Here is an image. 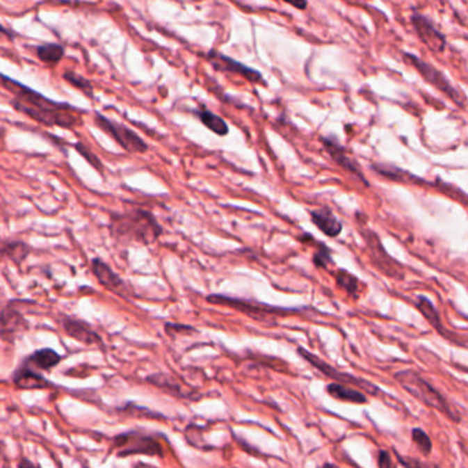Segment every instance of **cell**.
Returning a JSON list of instances; mask_svg holds the SVG:
<instances>
[{"mask_svg":"<svg viewBox=\"0 0 468 468\" xmlns=\"http://www.w3.org/2000/svg\"><path fill=\"white\" fill-rule=\"evenodd\" d=\"M14 383L18 389L24 390H33V389H46L50 383L35 369L26 366H21L14 375Z\"/></svg>","mask_w":468,"mask_h":468,"instance_id":"cell-18","label":"cell"},{"mask_svg":"<svg viewBox=\"0 0 468 468\" xmlns=\"http://www.w3.org/2000/svg\"><path fill=\"white\" fill-rule=\"evenodd\" d=\"M312 223L327 236L337 238L342 232V223L327 208L314 209L311 211Z\"/></svg>","mask_w":468,"mask_h":468,"instance_id":"cell-15","label":"cell"},{"mask_svg":"<svg viewBox=\"0 0 468 468\" xmlns=\"http://www.w3.org/2000/svg\"><path fill=\"white\" fill-rule=\"evenodd\" d=\"M31 246L21 241H0V257L19 264L31 255Z\"/></svg>","mask_w":468,"mask_h":468,"instance_id":"cell-21","label":"cell"},{"mask_svg":"<svg viewBox=\"0 0 468 468\" xmlns=\"http://www.w3.org/2000/svg\"><path fill=\"white\" fill-rule=\"evenodd\" d=\"M297 352H298V355H300L305 362H308V363L312 365V366H314L318 372H321L324 376H327V378H330V379H334V380H335L334 383H341V385H345V386H349V387L355 386V387H357L360 392H363L364 394L365 393H368V394H371V396H379V392H380L379 387H378L376 385L371 383L369 380H365L363 378H357V376H355V375H352V373L342 372V371L334 368L332 365H330L328 363L323 362L320 357H317L316 355H313L309 350H307V349H304V348H301V346L297 349Z\"/></svg>","mask_w":468,"mask_h":468,"instance_id":"cell-5","label":"cell"},{"mask_svg":"<svg viewBox=\"0 0 468 468\" xmlns=\"http://www.w3.org/2000/svg\"><path fill=\"white\" fill-rule=\"evenodd\" d=\"M63 328L66 331V334L84 344V345H95V344H101L102 339L101 337L84 321L81 320H77V318H73V317H65L63 318Z\"/></svg>","mask_w":468,"mask_h":468,"instance_id":"cell-14","label":"cell"},{"mask_svg":"<svg viewBox=\"0 0 468 468\" xmlns=\"http://www.w3.org/2000/svg\"><path fill=\"white\" fill-rule=\"evenodd\" d=\"M73 147L76 149V152H77L80 156H83V158H84V159H86L94 169H97L98 172L104 173V165H102L101 159L95 156V153H94L90 147H87L83 142H77Z\"/></svg>","mask_w":468,"mask_h":468,"instance_id":"cell-28","label":"cell"},{"mask_svg":"<svg viewBox=\"0 0 468 468\" xmlns=\"http://www.w3.org/2000/svg\"><path fill=\"white\" fill-rule=\"evenodd\" d=\"M411 439L424 456H428L433 452V442H431L428 434L424 430H421L419 427L414 428L411 431Z\"/></svg>","mask_w":468,"mask_h":468,"instance_id":"cell-27","label":"cell"},{"mask_svg":"<svg viewBox=\"0 0 468 468\" xmlns=\"http://www.w3.org/2000/svg\"><path fill=\"white\" fill-rule=\"evenodd\" d=\"M321 142H323V146H324V149L327 150V153L330 154V156H331V158H332L341 168H344L346 172H349V173H352V175L360 177V179L363 180V183H364L365 186L368 184V181L365 180L364 176H363V173H362V170H360V168H359V165H357L350 156L346 154L345 147L341 146L339 142H338L337 139H332V138H323Z\"/></svg>","mask_w":468,"mask_h":468,"instance_id":"cell-13","label":"cell"},{"mask_svg":"<svg viewBox=\"0 0 468 468\" xmlns=\"http://www.w3.org/2000/svg\"><path fill=\"white\" fill-rule=\"evenodd\" d=\"M411 22L414 29L417 31L419 39L434 52H442L446 47V39L438 31V28L423 14H419L417 11L412 13Z\"/></svg>","mask_w":468,"mask_h":468,"instance_id":"cell-9","label":"cell"},{"mask_svg":"<svg viewBox=\"0 0 468 468\" xmlns=\"http://www.w3.org/2000/svg\"><path fill=\"white\" fill-rule=\"evenodd\" d=\"M195 114L200 117L201 122L211 132H214L216 135H218V136L228 135L229 128H228L227 122L221 117H218L217 114L211 113L207 107H202L201 110H197Z\"/></svg>","mask_w":468,"mask_h":468,"instance_id":"cell-22","label":"cell"},{"mask_svg":"<svg viewBox=\"0 0 468 468\" xmlns=\"http://www.w3.org/2000/svg\"><path fill=\"white\" fill-rule=\"evenodd\" d=\"M403 55H404L405 62L412 65L427 83H430L431 86L438 88L441 92H444L446 97H449L455 104H458L459 106H465L460 92L451 84V81L446 79V76L442 72L435 69L428 62L420 59L415 54L404 52Z\"/></svg>","mask_w":468,"mask_h":468,"instance_id":"cell-8","label":"cell"},{"mask_svg":"<svg viewBox=\"0 0 468 468\" xmlns=\"http://www.w3.org/2000/svg\"><path fill=\"white\" fill-rule=\"evenodd\" d=\"M38 58L47 65H56L65 56V47L58 43H46L35 49Z\"/></svg>","mask_w":468,"mask_h":468,"instance_id":"cell-23","label":"cell"},{"mask_svg":"<svg viewBox=\"0 0 468 468\" xmlns=\"http://www.w3.org/2000/svg\"><path fill=\"white\" fill-rule=\"evenodd\" d=\"M321 468H339V467H337V466H334V465H331V463H325V465H324V466H323V467Z\"/></svg>","mask_w":468,"mask_h":468,"instance_id":"cell-36","label":"cell"},{"mask_svg":"<svg viewBox=\"0 0 468 468\" xmlns=\"http://www.w3.org/2000/svg\"><path fill=\"white\" fill-rule=\"evenodd\" d=\"M378 467L394 468L392 456H390L389 452H386V451H379L378 452Z\"/></svg>","mask_w":468,"mask_h":468,"instance_id":"cell-31","label":"cell"},{"mask_svg":"<svg viewBox=\"0 0 468 468\" xmlns=\"http://www.w3.org/2000/svg\"><path fill=\"white\" fill-rule=\"evenodd\" d=\"M147 382L154 385L156 387L162 389L163 392H168L169 394L179 397V398H194V390L186 389L184 385H181L177 379L165 375V373H156L147 378Z\"/></svg>","mask_w":468,"mask_h":468,"instance_id":"cell-17","label":"cell"},{"mask_svg":"<svg viewBox=\"0 0 468 468\" xmlns=\"http://www.w3.org/2000/svg\"><path fill=\"white\" fill-rule=\"evenodd\" d=\"M60 360H62V357H60L59 353H56L55 350L47 348V349H40V350H36L35 353H32L28 357L25 365L35 369V371H38V369L49 371V369L54 368L55 365L59 364Z\"/></svg>","mask_w":468,"mask_h":468,"instance_id":"cell-20","label":"cell"},{"mask_svg":"<svg viewBox=\"0 0 468 468\" xmlns=\"http://www.w3.org/2000/svg\"><path fill=\"white\" fill-rule=\"evenodd\" d=\"M110 235L122 245H152L162 235V227L153 213L128 209L110 216Z\"/></svg>","mask_w":468,"mask_h":468,"instance_id":"cell-2","label":"cell"},{"mask_svg":"<svg viewBox=\"0 0 468 468\" xmlns=\"http://www.w3.org/2000/svg\"><path fill=\"white\" fill-rule=\"evenodd\" d=\"M201 431H202V428L198 427V426H188L186 428V439H187V442L191 446H195V448L202 449V451H211V449H214V446L209 445L208 442L204 439Z\"/></svg>","mask_w":468,"mask_h":468,"instance_id":"cell-26","label":"cell"},{"mask_svg":"<svg viewBox=\"0 0 468 468\" xmlns=\"http://www.w3.org/2000/svg\"><path fill=\"white\" fill-rule=\"evenodd\" d=\"M290 4H291V6H294V7H297V8H301V10L307 8V6H308V3H307V1H302V3H296V1H294V3H291V1H290Z\"/></svg>","mask_w":468,"mask_h":468,"instance_id":"cell-35","label":"cell"},{"mask_svg":"<svg viewBox=\"0 0 468 468\" xmlns=\"http://www.w3.org/2000/svg\"><path fill=\"white\" fill-rule=\"evenodd\" d=\"M165 330L168 331V334L175 335V332H195V328L190 327V325H181V324H166Z\"/></svg>","mask_w":468,"mask_h":468,"instance_id":"cell-32","label":"cell"},{"mask_svg":"<svg viewBox=\"0 0 468 468\" xmlns=\"http://www.w3.org/2000/svg\"><path fill=\"white\" fill-rule=\"evenodd\" d=\"M0 86L13 94L11 104L15 110L33 118L35 121L47 127L74 128L80 124L79 114H83L77 107L70 104L55 102L29 87L0 73Z\"/></svg>","mask_w":468,"mask_h":468,"instance_id":"cell-1","label":"cell"},{"mask_svg":"<svg viewBox=\"0 0 468 468\" xmlns=\"http://www.w3.org/2000/svg\"><path fill=\"white\" fill-rule=\"evenodd\" d=\"M63 79H65L70 86H73L74 88L80 90L84 95L90 97V98H94V87H92V84L90 83V80H87L86 77H83V76H80V74H77V73H74V72L67 70V72L63 73Z\"/></svg>","mask_w":468,"mask_h":468,"instance_id":"cell-25","label":"cell"},{"mask_svg":"<svg viewBox=\"0 0 468 468\" xmlns=\"http://www.w3.org/2000/svg\"><path fill=\"white\" fill-rule=\"evenodd\" d=\"M335 280L339 289L346 291L352 297H357L359 293V279L345 269H338L335 273Z\"/></svg>","mask_w":468,"mask_h":468,"instance_id":"cell-24","label":"cell"},{"mask_svg":"<svg viewBox=\"0 0 468 468\" xmlns=\"http://www.w3.org/2000/svg\"><path fill=\"white\" fill-rule=\"evenodd\" d=\"M325 392L335 400L345 401V403H352V404H368V397L363 392L356 390L353 387L341 385V383H330L325 387Z\"/></svg>","mask_w":468,"mask_h":468,"instance_id":"cell-19","label":"cell"},{"mask_svg":"<svg viewBox=\"0 0 468 468\" xmlns=\"http://www.w3.org/2000/svg\"><path fill=\"white\" fill-rule=\"evenodd\" d=\"M415 305H417V311L423 314V317L444 337V338H448V339H451V341H453V342H456V344H459V338H456V337H453L455 334H452V332H449L448 330H445L444 328V325H442V321H441V317H439V313H438V311L435 309V307H434V304L427 298V297H424V296H419L417 298V302H415Z\"/></svg>","mask_w":468,"mask_h":468,"instance_id":"cell-16","label":"cell"},{"mask_svg":"<svg viewBox=\"0 0 468 468\" xmlns=\"http://www.w3.org/2000/svg\"><path fill=\"white\" fill-rule=\"evenodd\" d=\"M111 449L117 452L118 458H127L131 455L163 456L162 446L154 437L138 431H128L115 435L113 438Z\"/></svg>","mask_w":468,"mask_h":468,"instance_id":"cell-4","label":"cell"},{"mask_svg":"<svg viewBox=\"0 0 468 468\" xmlns=\"http://www.w3.org/2000/svg\"><path fill=\"white\" fill-rule=\"evenodd\" d=\"M91 269L98 282L104 286L107 290L121 296V297H128L129 296V289L128 284L121 279L104 261L101 259H94L91 261Z\"/></svg>","mask_w":468,"mask_h":468,"instance_id":"cell-11","label":"cell"},{"mask_svg":"<svg viewBox=\"0 0 468 468\" xmlns=\"http://www.w3.org/2000/svg\"><path fill=\"white\" fill-rule=\"evenodd\" d=\"M18 468H42V467H39L38 465L32 463V462H31V460H28V459H21V462H19V465H18Z\"/></svg>","mask_w":468,"mask_h":468,"instance_id":"cell-33","label":"cell"},{"mask_svg":"<svg viewBox=\"0 0 468 468\" xmlns=\"http://www.w3.org/2000/svg\"><path fill=\"white\" fill-rule=\"evenodd\" d=\"M316 246H317V250L313 255V264L317 268H325V266L334 264L332 257H331V250L325 245L316 241Z\"/></svg>","mask_w":468,"mask_h":468,"instance_id":"cell-29","label":"cell"},{"mask_svg":"<svg viewBox=\"0 0 468 468\" xmlns=\"http://www.w3.org/2000/svg\"><path fill=\"white\" fill-rule=\"evenodd\" d=\"M394 379L400 383V386L415 397L417 401L423 403L424 405L439 411L442 415L451 419L452 421L458 423L460 417H456L455 412L451 410L446 398L442 396L439 390H437L427 379H424L419 372L414 369H403L394 373Z\"/></svg>","mask_w":468,"mask_h":468,"instance_id":"cell-3","label":"cell"},{"mask_svg":"<svg viewBox=\"0 0 468 468\" xmlns=\"http://www.w3.org/2000/svg\"><path fill=\"white\" fill-rule=\"evenodd\" d=\"M397 459L398 462L403 465L404 468H438L434 467V466H430L427 463H423L417 459H412V458H407V456H401L397 453Z\"/></svg>","mask_w":468,"mask_h":468,"instance_id":"cell-30","label":"cell"},{"mask_svg":"<svg viewBox=\"0 0 468 468\" xmlns=\"http://www.w3.org/2000/svg\"><path fill=\"white\" fill-rule=\"evenodd\" d=\"M0 35H3V36H6L7 39H10V40H13L14 39V35L8 31V29H6L1 24H0Z\"/></svg>","mask_w":468,"mask_h":468,"instance_id":"cell-34","label":"cell"},{"mask_svg":"<svg viewBox=\"0 0 468 468\" xmlns=\"http://www.w3.org/2000/svg\"><path fill=\"white\" fill-rule=\"evenodd\" d=\"M208 302L216 304V305H223V307H229L232 309H236L257 320H266L268 317H272V316H286L291 313L301 312V309L271 307L266 304H259V302L225 297V296H209Z\"/></svg>","mask_w":468,"mask_h":468,"instance_id":"cell-7","label":"cell"},{"mask_svg":"<svg viewBox=\"0 0 468 468\" xmlns=\"http://www.w3.org/2000/svg\"><path fill=\"white\" fill-rule=\"evenodd\" d=\"M95 124L99 129H102L104 134H107L111 139H114L124 150L129 153H138L143 154L149 150V146L145 143V140L132 129L128 127L118 124L113 120H108L101 113H95Z\"/></svg>","mask_w":468,"mask_h":468,"instance_id":"cell-6","label":"cell"},{"mask_svg":"<svg viewBox=\"0 0 468 468\" xmlns=\"http://www.w3.org/2000/svg\"><path fill=\"white\" fill-rule=\"evenodd\" d=\"M28 328L24 316L13 305L6 307L0 313V337L7 342H14L15 337Z\"/></svg>","mask_w":468,"mask_h":468,"instance_id":"cell-12","label":"cell"},{"mask_svg":"<svg viewBox=\"0 0 468 468\" xmlns=\"http://www.w3.org/2000/svg\"><path fill=\"white\" fill-rule=\"evenodd\" d=\"M207 59L213 65L214 69L220 72H227L232 74H239L243 79L252 81V83H260L262 81V76L260 72L221 54L218 51H210L207 54Z\"/></svg>","mask_w":468,"mask_h":468,"instance_id":"cell-10","label":"cell"}]
</instances>
